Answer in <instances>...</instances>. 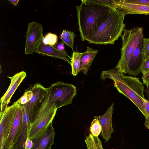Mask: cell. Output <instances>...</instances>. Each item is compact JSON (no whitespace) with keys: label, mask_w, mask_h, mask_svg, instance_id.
I'll use <instances>...</instances> for the list:
<instances>
[{"label":"cell","mask_w":149,"mask_h":149,"mask_svg":"<svg viewBox=\"0 0 149 149\" xmlns=\"http://www.w3.org/2000/svg\"><path fill=\"white\" fill-rule=\"evenodd\" d=\"M125 15L122 10L111 8L95 31L86 41L89 43L113 44L125 30L124 21Z\"/></svg>","instance_id":"obj_1"},{"label":"cell","mask_w":149,"mask_h":149,"mask_svg":"<svg viewBox=\"0 0 149 149\" xmlns=\"http://www.w3.org/2000/svg\"><path fill=\"white\" fill-rule=\"evenodd\" d=\"M100 77L103 81L107 78L112 79L119 93L129 99L146 117L143 101L145 99L144 86L139 78L125 75L114 69L102 71Z\"/></svg>","instance_id":"obj_2"},{"label":"cell","mask_w":149,"mask_h":149,"mask_svg":"<svg viewBox=\"0 0 149 149\" xmlns=\"http://www.w3.org/2000/svg\"><path fill=\"white\" fill-rule=\"evenodd\" d=\"M110 8L82 3L76 6L78 30L82 41L87 40L95 31Z\"/></svg>","instance_id":"obj_3"},{"label":"cell","mask_w":149,"mask_h":149,"mask_svg":"<svg viewBox=\"0 0 149 149\" xmlns=\"http://www.w3.org/2000/svg\"><path fill=\"white\" fill-rule=\"evenodd\" d=\"M48 98V91L32 116L29 132V139L40 136L52 123L58 109L55 103L49 102Z\"/></svg>","instance_id":"obj_4"},{"label":"cell","mask_w":149,"mask_h":149,"mask_svg":"<svg viewBox=\"0 0 149 149\" xmlns=\"http://www.w3.org/2000/svg\"><path fill=\"white\" fill-rule=\"evenodd\" d=\"M121 37L122 40L121 56L115 68L119 73L126 74L129 60L140 40L144 37L143 29L135 27L126 29Z\"/></svg>","instance_id":"obj_5"},{"label":"cell","mask_w":149,"mask_h":149,"mask_svg":"<svg viewBox=\"0 0 149 149\" xmlns=\"http://www.w3.org/2000/svg\"><path fill=\"white\" fill-rule=\"evenodd\" d=\"M48 89V102L55 103L57 109L72 104L77 91V88L73 85L61 81L52 84Z\"/></svg>","instance_id":"obj_6"},{"label":"cell","mask_w":149,"mask_h":149,"mask_svg":"<svg viewBox=\"0 0 149 149\" xmlns=\"http://www.w3.org/2000/svg\"><path fill=\"white\" fill-rule=\"evenodd\" d=\"M25 37V54H32L42 43L44 37L41 24L35 22H29Z\"/></svg>","instance_id":"obj_7"},{"label":"cell","mask_w":149,"mask_h":149,"mask_svg":"<svg viewBox=\"0 0 149 149\" xmlns=\"http://www.w3.org/2000/svg\"><path fill=\"white\" fill-rule=\"evenodd\" d=\"M19 104L8 106L0 114V149H2L9 134Z\"/></svg>","instance_id":"obj_8"},{"label":"cell","mask_w":149,"mask_h":149,"mask_svg":"<svg viewBox=\"0 0 149 149\" xmlns=\"http://www.w3.org/2000/svg\"><path fill=\"white\" fill-rule=\"evenodd\" d=\"M29 88L32 91L33 95L30 101L25 106L27 113L31 121L34 113L47 94L48 89V88L44 87L38 83Z\"/></svg>","instance_id":"obj_9"},{"label":"cell","mask_w":149,"mask_h":149,"mask_svg":"<svg viewBox=\"0 0 149 149\" xmlns=\"http://www.w3.org/2000/svg\"><path fill=\"white\" fill-rule=\"evenodd\" d=\"M22 112V123L21 129L12 145L8 149H26V142L28 138L31 123L25 105H21Z\"/></svg>","instance_id":"obj_10"},{"label":"cell","mask_w":149,"mask_h":149,"mask_svg":"<svg viewBox=\"0 0 149 149\" xmlns=\"http://www.w3.org/2000/svg\"><path fill=\"white\" fill-rule=\"evenodd\" d=\"M143 38L135 48L128 62L126 74L136 77L141 73V69L144 61L143 55Z\"/></svg>","instance_id":"obj_11"},{"label":"cell","mask_w":149,"mask_h":149,"mask_svg":"<svg viewBox=\"0 0 149 149\" xmlns=\"http://www.w3.org/2000/svg\"><path fill=\"white\" fill-rule=\"evenodd\" d=\"M109 6L123 11L125 15L139 14L149 15V6L138 4L126 3L123 0H109Z\"/></svg>","instance_id":"obj_12"},{"label":"cell","mask_w":149,"mask_h":149,"mask_svg":"<svg viewBox=\"0 0 149 149\" xmlns=\"http://www.w3.org/2000/svg\"><path fill=\"white\" fill-rule=\"evenodd\" d=\"M55 134L52 123L42 135L31 139L33 146L30 149H51L52 146L54 143Z\"/></svg>","instance_id":"obj_13"},{"label":"cell","mask_w":149,"mask_h":149,"mask_svg":"<svg viewBox=\"0 0 149 149\" xmlns=\"http://www.w3.org/2000/svg\"><path fill=\"white\" fill-rule=\"evenodd\" d=\"M114 103L108 108L103 115L98 116L102 127L101 136L107 142L111 138V134L114 130L112 124V117L113 112Z\"/></svg>","instance_id":"obj_14"},{"label":"cell","mask_w":149,"mask_h":149,"mask_svg":"<svg viewBox=\"0 0 149 149\" xmlns=\"http://www.w3.org/2000/svg\"><path fill=\"white\" fill-rule=\"evenodd\" d=\"M22 112L21 106L19 104L11 128L4 144L8 149L12 145L18 135L22 125Z\"/></svg>","instance_id":"obj_15"},{"label":"cell","mask_w":149,"mask_h":149,"mask_svg":"<svg viewBox=\"0 0 149 149\" xmlns=\"http://www.w3.org/2000/svg\"><path fill=\"white\" fill-rule=\"evenodd\" d=\"M26 75V72L22 71L12 77H8L11 80L10 84L6 92L1 98V103L8 106L13 95Z\"/></svg>","instance_id":"obj_16"},{"label":"cell","mask_w":149,"mask_h":149,"mask_svg":"<svg viewBox=\"0 0 149 149\" xmlns=\"http://www.w3.org/2000/svg\"><path fill=\"white\" fill-rule=\"evenodd\" d=\"M35 52L43 55L62 59L70 64H71V62L65 54L58 50L57 48L53 46L45 45L42 43Z\"/></svg>","instance_id":"obj_17"},{"label":"cell","mask_w":149,"mask_h":149,"mask_svg":"<svg viewBox=\"0 0 149 149\" xmlns=\"http://www.w3.org/2000/svg\"><path fill=\"white\" fill-rule=\"evenodd\" d=\"M98 50H95L91 47H87L86 51L82 53L80 60L79 72H82L86 75Z\"/></svg>","instance_id":"obj_18"},{"label":"cell","mask_w":149,"mask_h":149,"mask_svg":"<svg viewBox=\"0 0 149 149\" xmlns=\"http://www.w3.org/2000/svg\"><path fill=\"white\" fill-rule=\"evenodd\" d=\"M85 141L87 149H104L100 139L93 136L91 133L86 137Z\"/></svg>","instance_id":"obj_19"},{"label":"cell","mask_w":149,"mask_h":149,"mask_svg":"<svg viewBox=\"0 0 149 149\" xmlns=\"http://www.w3.org/2000/svg\"><path fill=\"white\" fill-rule=\"evenodd\" d=\"M82 53L73 52L70 59L72 73L74 76H77L79 72L80 60Z\"/></svg>","instance_id":"obj_20"},{"label":"cell","mask_w":149,"mask_h":149,"mask_svg":"<svg viewBox=\"0 0 149 149\" xmlns=\"http://www.w3.org/2000/svg\"><path fill=\"white\" fill-rule=\"evenodd\" d=\"M75 35L74 32L66 30L62 31L60 36V39L64 43L73 50L74 40Z\"/></svg>","instance_id":"obj_21"},{"label":"cell","mask_w":149,"mask_h":149,"mask_svg":"<svg viewBox=\"0 0 149 149\" xmlns=\"http://www.w3.org/2000/svg\"><path fill=\"white\" fill-rule=\"evenodd\" d=\"M89 129L91 134L95 137H98L101 133L102 132V127L97 116H94L91 122Z\"/></svg>","instance_id":"obj_22"},{"label":"cell","mask_w":149,"mask_h":149,"mask_svg":"<svg viewBox=\"0 0 149 149\" xmlns=\"http://www.w3.org/2000/svg\"><path fill=\"white\" fill-rule=\"evenodd\" d=\"M33 95L32 91L29 88L25 90L23 95L13 104L26 105L30 101Z\"/></svg>","instance_id":"obj_23"},{"label":"cell","mask_w":149,"mask_h":149,"mask_svg":"<svg viewBox=\"0 0 149 149\" xmlns=\"http://www.w3.org/2000/svg\"><path fill=\"white\" fill-rule=\"evenodd\" d=\"M58 41V37L54 34L48 33L44 37L42 43L45 45L53 46L57 43Z\"/></svg>","instance_id":"obj_24"},{"label":"cell","mask_w":149,"mask_h":149,"mask_svg":"<svg viewBox=\"0 0 149 149\" xmlns=\"http://www.w3.org/2000/svg\"><path fill=\"white\" fill-rule=\"evenodd\" d=\"M143 55L144 61L149 58V38L143 39Z\"/></svg>","instance_id":"obj_25"},{"label":"cell","mask_w":149,"mask_h":149,"mask_svg":"<svg viewBox=\"0 0 149 149\" xmlns=\"http://www.w3.org/2000/svg\"><path fill=\"white\" fill-rule=\"evenodd\" d=\"M143 101L146 115L144 125L146 128L149 129V102L145 99H143Z\"/></svg>","instance_id":"obj_26"},{"label":"cell","mask_w":149,"mask_h":149,"mask_svg":"<svg viewBox=\"0 0 149 149\" xmlns=\"http://www.w3.org/2000/svg\"><path fill=\"white\" fill-rule=\"evenodd\" d=\"M125 3L149 6V0H123Z\"/></svg>","instance_id":"obj_27"},{"label":"cell","mask_w":149,"mask_h":149,"mask_svg":"<svg viewBox=\"0 0 149 149\" xmlns=\"http://www.w3.org/2000/svg\"><path fill=\"white\" fill-rule=\"evenodd\" d=\"M149 70V58L145 60L143 64L141 69V73L143 74Z\"/></svg>","instance_id":"obj_28"},{"label":"cell","mask_w":149,"mask_h":149,"mask_svg":"<svg viewBox=\"0 0 149 149\" xmlns=\"http://www.w3.org/2000/svg\"><path fill=\"white\" fill-rule=\"evenodd\" d=\"M143 75L142 79L143 84L147 87L149 85V70Z\"/></svg>","instance_id":"obj_29"},{"label":"cell","mask_w":149,"mask_h":149,"mask_svg":"<svg viewBox=\"0 0 149 149\" xmlns=\"http://www.w3.org/2000/svg\"><path fill=\"white\" fill-rule=\"evenodd\" d=\"M57 48L59 51L65 54L70 59L71 58V57L68 54L65 49V46L63 42H61L57 46Z\"/></svg>","instance_id":"obj_30"},{"label":"cell","mask_w":149,"mask_h":149,"mask_svg":"<svg viewBox=\"0 0 149 149\" xmlns=\"http://www.w3.org/2000/svg\"><path fill=\"white\" fill-rule=\"evenodd\" d=\"M33 146V143L31 139L28 138L26 142V149H30Z\"/></svg>","instance_id":"obj_31"},{"label":"cell","mask_w":149,"mask_h":149,"mask_svg":"<svg viewBox=\"0 0 149 149\" xmlns=\"http://www.w3.org/2000/svg\"><path fill=\"white\" fill-rule=\"evenodd\" d=\"M10 2V4H11L15 6H16L17 5L18 2L19 1V0H8Z\"/></svg>","instance_id":"obj_32"},{"label":"cell","mask_w":149,"mask_h":149,"mask_svg":"<svg viewBox=\"0 0 149 149\" xmlns=\"http://www.w3.org/2000/svg\"><path fill=\"white\" fill-rule=\"evenodd\" d=\"M144 91L145 92L146 95L148 97V98L147 100L149 102V85L147 87V89L145 90H144Z\"/></svg>","instance_id":"obj_33"},{"label":"cell","mask_w":149,"mask_h":149,"mask_svg":"<svg viewBox=\"0 0 149 149\" xmlns=\"http://www.w3.org/2000/svg\"><path fill=\"white\" fill-rule=\"evenodd\" d=\"M2 149H8L7 148H6V147L4 145Z\"/></svg>","instance_id":"obj_34"}]
</instances>
